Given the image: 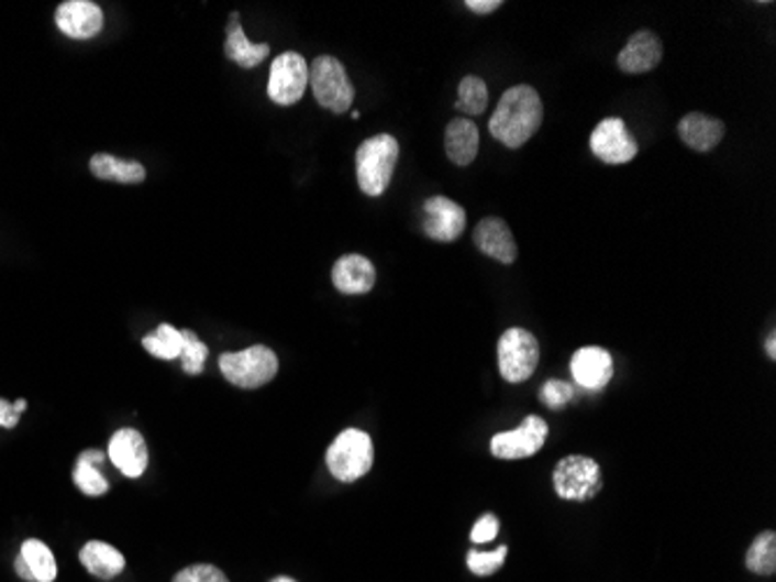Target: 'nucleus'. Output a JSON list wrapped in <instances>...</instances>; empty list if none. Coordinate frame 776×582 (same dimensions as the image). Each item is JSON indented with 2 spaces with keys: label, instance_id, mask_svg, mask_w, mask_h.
Wrapping results in <instances>:
<instances>
[{
  "label": "nucleus",
  "instance_id": "nucleus-1",
  "mask_svg": "<svg viewBox=\"0 0 776 582\" xmlns=\"http://www.w3.org/2000/svg\"><path fill=\"white\" fill-rule=\"evenodd\" d=\"M542 119L544 106L540 94L528 85H517L500 96L488 131L505 147L519 150L540 131Z\"/></svg>",
  "mask_w": 776,
  "mask_h": 582
},
{
  "label": "nucleus",
  "instance_id": "nucleus-2",
  "mask_svg": "<svg viewBox=\"0 0 776 582\" xmlns=\"http://www.w3.org/2000/svg\"><path fill=\"white\" fill-rule=\"evenodd\" d=\"M400 156V145L391 133H379L367 138L356 152V177L365 196H381L388 185Z\"/></svg>",
  "mask_w": 776,
  "mask_h": 582
},
{
  "label": "nucleus",
  "instance_id": "nucleus-3",
  "mask_svg": "<svg viewBox=\"0 0 776 582\" xmlns=\"http://www.w3.org/2000/svg\"><path fill=\"white\" fill-rule=\"evenodd\" d=\"M325 464L340 483H356L375 464L373 438L361 429H344L325 452Z\"/></svg>",
  "mask_w": 776,
  "mask_h": 582
},
{
  "label": "nucleus",
  "instance_id": "nucleus-4",
  "mask_svg": "<svg viewBox=\"0 0 776 582\" xmlns=\"http://www.w3.org/2000/svg\"><path fill=\"white\" fill-rule=\"evenodd\" d=\"M219 369L231 385L240 389H258L275 380L279 371V359L270 348L252 345L242 352L221 354Z\"/></svg>",
  "mask_w": 776,
  "mask_h": 582
},
{
  "label": "nucleus",
  "instance_id": "nucleus-5",
  "mask_svg": "<svg viewBox=\"0 0 776 582\" xmlns=\"http://www.w3.org/2000/svg\"><path fill=\"white\" fill-rule=\"evenodd\" d=\"M310 87L317 103L335 114L350 110L356 96L350 75L335 56H319L310 64Z\"/></svg>",
  "mask_w": 776,
  "mask_h": 582
},
{
  "label": "nucleus",
  "instance_id": "nucleus-6",
  "mask_svg": "<svg viewBox=\"0 0 776 582\" xmlns=\"http://www.w3.org/2000/svg\"><path fill=\"white\" fill-rule=\"evenodd\" d=\"M540 364L537 338L525 329H507L498 340V369L507 383H525Z\"/></svg>",
  "mask_w": 776,
  "mask_h": 582
},
{
  "label": "nucleus",
  "instance_id": "nucleus-7",
  "mask_svg": "<svg viewBox=\"0 0 776 582\" xmlns=\"http://www.w3.org/2000/svg\"><path fill=\"white\" fill-rule=\"evenodd\" d=\"M554 490L565 501L596 498L602 490L600 464L584 454L563 457L554 469Z\"/></svg>",
  "mask_w": 776,
  "mask_h": 582
},
{
  "label": "nucleus",
  "instance_id": "nucleus-8",
  "mask_svg": "<svg viewBox=\"0 0 776 582\" xmlns=\"http://www.w3.org/2000/svg\"><path fill=\"white\" fill-rule=\"evenodd\" d=\"M310 87V64L298 52L279 54L270 66L268 96L277 106H296Z\"/></svg>",
  "mask_w": 776,
  "mask_h": 582
},
{
  "label": "nucleus",
  "instance_id": "nucleus-9",
  "mask_svg": "<svg viewBox=\"0 0 776 582\" xmlns=\"http://www.w3.org/2000/svg\"><path fill=\"white\" fill-rule=\"evenodd\" d=\"M590 152L609 166H621L632 162L640 147L621 117H607L590 133Z\"/></svg>",
  "mask_w": 776,
  "mask_h": 582
},
{
  "label": "nucleus",
  "instance_id": "nucleus-10",
  "mask_svg": "<svg viewBox=\"0 0 776 582\" xmlns=\"http://www.w3.org/2000/svg\"><path fill=\"white\" fill-rule=\"evenodd\" d=\"M546 436V421L537 415H528L521 427L494 436L491 452L498 459H528L544 448Z\"/></svg>",
  "mask_w": 776,
  "mask_h": 582
},
{
  "label": "nucleus",
  "instance_id": "nucleus-11",
  "mask_svg": "<svg viewBox=\"0 0 776 582\" xmlns=\"http://www.w3.org/2000/svg\"><path fill=\"white\" fill-rule=\"evenodd\" d=\"M465 210L446 196L428 198L421 210V231L437 243H454L465 231Z\"/></svg>",
  "mask_w": 776,
  "mask_h": 582
},
{
  "label": "nucleus",
  "instance_id": "nucleus-12",
  "mask_svg": "<svg viewBox=\"0 0 776 582\" xmlns=\"http://www.w3.org/2000/svg\"><path fill=\"white\" fill-rule=\"evenodd\" d=\"M106 17L91 0H66L56 8V26L73 40H91L103 31Z\"/></svg>",
  "mask_w": 776,
  "mask_h": 582
},
{
  "label": "nucleus",
  "instance_id": "nucleus-13",
  "mask_svg": "<svg viewBox=\"0 0 776 582\" xmlns=\"http://www.w3.org/2000/svg\"><path fill=\"white\" fill-rule=\"evenodd\" d=\"M569 371L579 387L588 392H600L614 377V359L602 348H581L572 354Z\"/></svg>",
  "mask_w": 776,
  "mask_h": 582
},
{
  "label": "nucleus",
  "instance_id": "nucleus-14",
  "mask_svg": "<svg viewBox=\"0 0 776 582\" xmlns=\"http://www.w3.org/2000/svg\"><path fill=\"white\" fill-rule=\"evenodd\" d=\"M108 454L112 464L126 477H140L149 466V450L145 438L135 429H119L110 438Z\"/></svg>",
  "mask_w": 776,
  "mask_h": 582
},
{
  "label": "nucleus",
  "instance_id": "nucleus-15",
  "mask_svg": "<svg viewBox=\"0 0 776 582\" xmlns=\"http://www.w3.org/2000/svg\"><path fill=\"white\" fill-rule=\"evenodd\" d=\"M473 240L481 254L500 261V264H514L517 261V254H519L517 240L512 231H509L505 219L500 217L481 219L473 233Z\"/></svg>",
  "mask_w": 776,
  "mask_h": 582
},
{
  "label": "nucleus",
  "instance_id": "nucleus-16",
  "mask_svg": "<svg viewBox=\"0 0 776 582\" xmlns=\"http://www.w3.org/2000/svg\"><path fill=\"white\" fill-rule=\"evenodd\" d=\"M663 62V43L656 33L640 31L632 35L621 50L617 64L628 75H642L658 68Z\"/></svg>",
  "mask_w": 776,
  "mask_h": 582
},
{
  "label": "nucleus",
  "instance_id": "nucleus-17",
  "mask_svg": "<svg viewBox=\"0 0 776 582\" xmlns=\"http://www.w3.org/2000/svg\"><path fill=\"white\" fill-rule=\"evenodd\" d=\"M377 283L373 261L363 254H344L333 266V285L342 294H367Z\"/></svg>",
  "mask_w": 776,
  "mask_h": 582
},
{
  "label": "nucleus",
  "instance_id": "nucleus-18",
  "mask_svg": "<svg viewBox=\"0 0 776 582\" xmlns=\"http://www.w3.org/2000/svg\"><path fill=\"white\" fill-rule=\"evenodd\" d=\"M725 135V124L717 117H709L702 112H690L681 117L679 122V138L681 143L696 152H711Z\"/></svg>",
  "mask_w": 776,
  "mask_h": 582
},
{
  "label": "nucleus",
  "instance_id": "nucleus-19",
  "mask_svg": "<svg viewBox=\"0 0 776 582\" xmlns=\"http://www.w3.org/2000/svg\"><path fill=\"white\" fill-rule=\"evenodd\" d=\"M444 150L456 166H469L479 154V129L473 119H452L444 131Z\"/></svg>",
  "mask_w": 776,
  "mask_h": 582
},
{
  "label": "nucleus",
  "instance_id": "nucleus-20",
  "mask_svg": "<svg viewBox=\"0 0 776 582\" xmlns=\"http://www.w3.org/2000/svg\"><path fill=\"white\" fill-rule=\"evenodd\" d=\"M14 569L19 573V578L26 582H54L58 575V567L56 559L52 554V550L43 543V540H26L22 546V552H19Z\"/></svg>",
  "mask_w": 776,
  "mask_h": 582
},
{
  "label": "nucleus",
  "instance_id": "nucleus-21",
  "mask_svg": "<svg viewBox=\"0 0 776 582\" xmlns=\"http://www.w3.org/2000/svg\"><path fill=\"white\" fill-rule=\"evenodd\" d=\"M223 52L235 62L240 68H256L260 62H265L270 54V45L268 43H250L247 35H244V29L240 24V14L233 12L231 14V24L226 31V45H223Z\"/></svg>",
  "mask_w": 776,
  "mask_h": 582
},
{
  "label": "nucleus",
  "instance_id": "nucleus-22",
  "mask_svg": "<svg viewBox=\"0 0 776 582\" xmlns=\"http://www.w3.org/2000/svg\"><path fill=\"white\" fill-rule=\"evenodd\" d=\"M79 561L91 575L100 580H112L126 569V559L117 548L103 540H89V543L79 550Z\"/></svg>",
  "mask_w": 776,
  "mask_h": 582
},
{
  "label": "nucleus",
  "instance_id": "nucleus-23",
  "mask_svg": "<svg viewBox=\"0 0 776 582\" xmlns=\"http://www.w3.org/2000/svg\"><path fill=\"white\" fill-rule=\"evenodd\" d=\"M89 168L98 179H108V183H119V185H140L145 183L147 177V171L142 164L126 162V158H119L112 154H93Z\"/></svg>",
  "mask_w": 776,
  "mask_h": 582
},
{
  "label": "nucleus",
  "instance_id": "nucleus-24",
  "mask_svg": "<svg viewBox=\"0 0 776 582\" xmlns=\"http://www.w3.org/2000/svg\"><path fill=\"white\" fill-rule=\"evenodd\" d=\"M103 461H106V454L98 452V450H87V452L79 454L75 471H73V480L81 494L103 496L110 490V483L106 480V475L100 473V464H103Z\"/></svg>",
  "mask_w": 776,
  "mask_h": 582
},
{
  "label": "nucleus",
  "instance_id": "nucleus-25",
  "mask_svg": "<svg viewBox=\"0 0 776 582\" xmlns=\"http://www.w3.org/2000/svg\"><path fill=\"white\" fill-rule=\"evenodd\" d=\"M746 569L755 575H774L776 571V534L763 531L755 536L746 552Z\"/></svg>",
  "mask_w": 776,
  "mask_h": 582
},
{
  "label": "nucleus",
  "instance_id": "nucleus-26",
  "mask_svg": "<svg viewBox=\"0 0 776 582\" xmlns=\"http://www.w3.org/2000/svg\"><path fill=\"white\" fill-rule=\"evenodd\" d=\"M181 331L175 329L173 325H158V329L149 336L142 338V348H145L152 356L163 359V361H173L181 356Z\"/></svg>",
  "mask_w": 776,
  "mask_h": 582
},
{
  "label": "nucleus",
  "instance_id": "nucleus-27",
  "mask_svg": "<svg viewBox=\"0 0 776 582\" xmlns=\"http://www.w3.org/2000/svg\"><path fill=\"white\" fill-rule=\"evenodd\" d=\"M488 108V87L481 77L467 75L461 79L458 85V100H456V110L467 114V117H477Z\"/></svg>",
  "mask_w": 776,
  "mask_h": 582
},
{
  "label": "nucleus",
  "instance_id": "nucleus-28",
  "mask_svg": "<svg viewBox=\"0 0 776 582\" xmlns=\"http://www.w3.org/2000/svg\"><path fill=\"white\" fill-rule=\"evenodd\" d=\"M181 340H184V345H181V369L184 373H189V375H200L202 369H206V361H208V345L202 343V340L189 331V329H184L181 331Z\"/></svg>",
  "mask_w": 776,
  "mask_h": 582
},
{
  "label": "nucleus",
  "instance_id": "nucleus-29",
  "mask_svg": "<svg viewBox=\"0 0 776 582\" xmlns=\"http://www.w3.org/2000/svg\"><path fill=\"white\" fill-rule=\"evenodd\" d=\"M507 559V546H500L491 552H479V550H469L467 554V567L475 575H494L502 569Z\"/></svg>",
  "mask_w": 776,
  "mask_h": 582
},
{
  "label": "nucleus",
  "instance_id": "nucleus-30",
  "mask_svg": "<svg viewBox=\"0 0 776 582\" xmlns=\"http://www.w3.org/2000/svg\"><path fill=\"white\" fill-rule=\"evenodd\" d=\"M173 582H229V578H226V573L212 564H193V567L181 569L173 578Z\"/></svg>",
  "mask_w": 776,
  "mask_h": 582
},
{
  "label": "nucleus",
  "instance_id": "nucleus-31",
  "mask_svg": "<svg viewBox=\"0 0 776 582\" xmlns=\"http://www.w3.org/2000/svg\"><path fill=\"white\" fill-rule=\"evenodd\" d=\"M572 396H575V389H572V387L565 385V383H561V380H548V383H546L544 389H542L544 404H546L548 408H554V410L563 408Z\"/></svg>",
  "mask_w": 776,
  "mask_h": 582
},
{
  "label": "nucleus",
  "instance_id": "nucleus-32",
  "mask_svg": "<svg viewBox=\"0 0 776 582\" xmlns=\"http://www.w3.org/2000/svg\"><path fill=\"white\" fill-rule=\"evenodd\" d=\"M500 531V521L496 515L491 513H486L477 519V525L473 527V534H469V538H473V543L477 546H484V543H491V540L498 536Z\"/></svg>",
  "mask_w": 776,
  "mask_h": 582
},
{
  "label": "nucleus",
  "instance_id": "nucleus-33",
  "mask_svg": "<svg viewBox=\"0 0 776 582\" xmlns=\"http://www.w3.org/2000/svg\"><path fill=\"white\" fill-rule=\"evenodd\" d=\"M16 421H19V413L12 408V404H8L5 398H0V427L14 429Z\"/></svg>",
  "mask_w": 776,
  "mask_h": 582
},
{
  "label": "nucleus",
  "instance_id": "nucleus-34",
  "mask_svg": "<svg viewBox=\"0 0 776 582\" xmlns=\"http://www.w3.org/2000/svg\"><path fill=\"white\" fill-rule=\"evenodd\" d=\"M465 8H469L475 14H491L502 8V3L500 0H467Z\"/></svg>",
  "mask_w": 776,
  "mask_h": 582
},
{
  "label": "nucleus",
  "instance_id": "nucleus-35",
  "mask_svg": "<svg viewBox=\"0 0 776 582\" xmlns=\"http://www.w3.org/2000/svg\"><path fill=\"white\" fill-rule=\"evenodd\" d=\"M765 348H767V354L774 359V356H776V336H774V333H769V336H767V343H765Z\"/></svg>",
  "mask_w": 776,
  "mask_h": 582
},
{
  "label": "nucleus",
  "instance_id": "nucleus-36",
  "mask_svg": "<svg viewBox=\"0 0 776 582\" xmlns=\"http://www.w3.org/2000/svg\"><path fill=\"white\" fill-rule=\"evenodd\" d=\"M26 406H29V404H26V400H24V398H19V400H16V404H12V408H14V410H16L19 415H22V413L26 410Z\"/></svg>",
  "mask_w": 776,
  "mask_h": 582
},
{
  "label": "nucleus",
  "instance_id": "nucleus-37",
  "mask_svg": "<svg viewBox=\"0 0 776 582\" xmlns=\"http://www.w3.org/2000/svg\"><path fill=\"white\" fill-rule=\"evenodd\" d=\"M270 582H298V580H293V578H289V575H279V578H273Z\"/></svg>",
  "mask_w": 776,
  "mask_h": 582
}]
</instances>
